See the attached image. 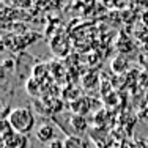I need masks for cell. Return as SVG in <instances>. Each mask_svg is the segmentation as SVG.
Here are the masks:
<instances>
[{
    "label": "cell",
    "mask_w": 148,
    "mask_h": 148,
    "mask_svg": "<svg viewBox=\"0 0 148 148\" xmlns=\"http://www.w3.org/2000/svg\"><path fill=\"white\" fill-rule=\"evenodd\" d=\"M142 22H143V25H145L147 29H148V10L142 14Z\"/></svg>",
    "instance_id": "obj_9"
},
{
    "label": "cell",
    "mask_w": 148,
    "mask_h": 148,
    "mask_svg": "<svg viewBox=\"0 0 148 148\" xmlns=\"http://www.w3.org/2000/svg\"><path fill=\"white\" fill-rule=\"evenodd\" d=\"M121 60H123V57H117L115 60H112V62H114V63H118V65H121V63H123ZM112 69H115L117 73H121V71H123V66H114Z\"/></svg>",
    "instance_id": "obj_7"
},
{
    "label": "cell",
    "mask_w": 148,
    "mask_h": 148,
    "mask_svg": "<svg viewBox=\"0 0 148 148\" xmlns=\"http://www.w3.org/2000/svg\"><path fill=\"white\" fill-rule=\"evenodd\" d=\"M54 134H55V128L52 123H41L40 126L36 128V131H35V136H36V139L40 140V142H43L47 145L51 140H54Z\"/></svg>",
    "instance_id": "obj_3"
},
{
    "label": "cell",
    "mask_w": 148,
    "mask_h": 148,
    "mask_svg": "<svg viewBox=\"0 0 148 148\" xmlns=\"http://www.w3.org/2000/svg\"><path fill=\"white\" fill-rule=\"evenodd\" d=\"M46 148H66L65 145V140H60V139H54L46 145Z\"/></svg>",
    "instance_id": "obj_6"
},
{
    "label": "cell",
    "mask_w": 148,
    "mask_h": 148,
    "mask_svg": "<svg viewBox=\"0 0 148 148\" xmlns=\"http://www.w3.org/2000/svg\"><path fill=\"white\" fill-rule=\"evenodd\" d=\"M8 120L16 132L25 134V136L33 131L35 128V115L29 107L11 109V114H10Z\"/></svg>",
    "instance_id": "obj_1"
},
{
    "label": "cell",
    "mask_w": 148,
    "mask_h": 148,
    "mask_svg": "<svg viewBox=\"0 0 148 148\" xmlns=\"http://www.w3.org/2000/svg\"><path fill=\"white\" fill-rule=\"evenodd\" d=\"M69 121H71L73 128L77 129V132H84V131H85L87 121H85V118H84V115H73Z\"/></svg>",
    "instance_id": "obj_4"
},
{
    "label": "cell",
    "mask_w": 148,
    "mask_h": 148,
    "mask_svg": "<svg viewBox=\"0 0 148 148\" xmlns=\"http://www.w3.org/2000/svg\"><path fill=\"white\" fill-rule=\"evenodd\" d=\"M126 145H128V148H145V143L143 142H126Z\"/></svg>",
    "instance_id": "obj_8"
},
{
    "label": "cell",
    "mask_w": 148,
    "mask_h": 148,
    "mask_svg": "<svg viewBox=\"0 0 148 148\" xmlns=\"http://www.w3.org/2000/svg\"><path fill=\"white\" fill-rule=\"evenodd\" d=\"M65 145H66V148H88V145L80 137H73V136L66 137Z\"/></svg>",
    "instance_id": "obj_5"
},
{
    "label": "cell",
    "mask_w": 148,
    "mask_h": 148,
    "mask_svg": "<svg viewBox=\"0 0 148 148\" xmlns=\"http://www.w3.org/2000/svg\"><path fill=\"white\" fill-rule=\"evenodd\" d=\"M3 148H27L29 147V137L25 134L13 131L11 134L2 137Z\"/></svg>",
    "instance_id": "obj_2"
}]
</instances>
